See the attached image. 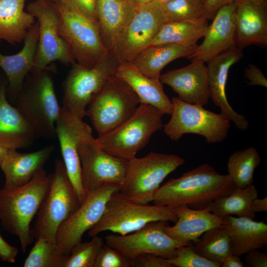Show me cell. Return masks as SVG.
<instances>
[{
	"label": "cell",
	"mask_w": 267,
	"mask_h": 267,
	"mask_svg": "<svg viewBox=\"0 0 267 267\" xmlns=\"http://www.w3.org/2000/svg\"><path fill=\"white\" fill-rule=\"evenodd\" d=\"M27 12L37 18L39 40L32 70L46 69L52 62L65 65L75 62L69 46L59 34L60 14L52 0H35L28 4Z\"/></svg>",
	"instance_id": "cell-13"
},
{
	"label": "cell",
	"mask_w": 267,
	"mask_h": 267,
	"mask_svg": "<svg viewBox=\"0 0 267 267\" xmlns=\"http://www.w3.org/2000/svg\"><path fill=\"white\" fill-rule=\"evenodd\" d=\"M59 0L97 24L95 11L96 0Z\"/></svg>",
	"instance_id": "cell-40"
},
{
	"label": "cell",
	"mask_w": 267,
	"mask_h": 267,
	"mask_svg": "<svg viewBox=\"0 0 267 267\" xmlns=\"http://www.w3.org/2000/svg\"><path fill=\"white\" fill-rule=\"evenodd\" d=\"M1 82H0V84Z\"/></svg>",
	"instance_id": "cell-54"
},
{
	"label": "cell",
	"mask_w": 267,
	"mask_h": 267,
	"mask_svg": "<svg viewBox=\"0 0 267 267\" xmlns=\"http://www.w3.org/2000/svg\"><path fill=\"white\" fill-rule=\"evenodd\" d=\"M49 186V178L41 169L27 183L4 186L0 190V220L4 230L17 236L25 253L34 238L31 223L38 213Z\"/></svg>",
	"instance_id": "cell-2"
},
{
	"label": "cell",
	"mask_w": 267,
	"mask_h": 267,
	"mask_svg": "<svg viewBox=\"0 0 267 267\" xmlns=\"http://www.w3.org/2000/svg\"><path fill=\"white\" fill-rule=\"evenodd\" d=\"M185 160L173 154L151 152L127 161L125 177L120 192L135 202L149 204L164 179Z\"/></svg>",
	"instance_id": "cell-7"
},
{
	"label": "cell",
	"mask_w": 267,
	"mask_h": 267,
	"mask_svg": "<svg viewBox=\"0 0 267 267\" xmlns=\"http://www.w3.org/2000/svg\"><path fill=\"white\" fill-rule=\"evenodd\" d=\"M261 162L258 151L252 146L236 151L228 158L227 175L236 187H246L253 183L255 170Z\"/></svg>",
	"instance_id": "cell-33"
},
{
	"label": "cell",
	"mask_w": 267,
	"mask_h": 267,
	"mask_svg": "<svg viewBox=\"0 0 267 267\" xmlns=\"http://www.w3.org/2000/svg\"><path fill=\"white\" fill-rule=\"evenodd\" d=\"M130 261L131 267H173L164 258L149 253L139 255Z\"/></svg>",
	"instance_id": "cell-41"
},
{
	"label": "cell",
	"mask_w": 267,
	"mask_h": 267,
	"mask_svg": "<svg viewBox=\"0 0 267 267\" xmlns=\"http://www.w3.org/2000/svg\"><path fill=\"white\" fill-rule=\"evenodd\" d=\"M164 115L152 105L140 103L132 117L112 131L95 138V142L116 157L131 160L146 146L152 135L163 127Z\"/></svg>",
	"instance_id": "cell-5"
},
{
	"label": "cell",
	"mask_w": 267,
	"mask_h": 267,
	"mask_svg": "<svg viewBox=\"0 0 267 267\" xmlns=\"http://www.w3.org/2000/svg\"><path fill=\"white\" fill-rule=\"evenodd\" d=\"M236 0H206L204 7L207 20H212L219 9L223 5Z\"/></svg>",
	"instance_id": "cell-45"
},
{
	"label": "cell",
	"mask_w": 267,
	"mask_h": 267,
	"mask_svg": "<svg viewBox=\"0 0 267 267\" xmlns=\"http://www.w3.org/2000/svg\"><path fill=\"white\" fill-rule=\"evenodd\" d=\"M243 1L250 2L256 4H266L267 0H239Z\"/></svg>",
	"instance_id": "cell-49"
},
{
	"label": "cell",
	"mask_w": 267,
	"mask_h": 267,
	"mask_svg": "<svg viewBox=\"0 0 267 267\" xmlns=\"http://www.w3.org/2000/svg\"><path fill=\"white\" fill-rule=\"evenodd\" d=\"M119 64L110 51L91 68L76 61L73 63L62 84L63 107L83 119L89 105L108 80L116 74Z\"/></svg>",
	"instance_id": "cell-8"
},
{
	"label": "cell",
	"mask_w": 267,
	"mask_h": 267,
	"mask_svg": "<svg viewBox=\"0 0 267 267\" xmlns=\"http://www.w3.org/2000/svg\"><path fill=\"white\" fill-rule=\"evenodd\" d=\"M244 261L250 267H267V254L258 249L250 250L246 254Z\"/></svg>",
	"instance_id": "cell-43"
},
{
	"label": "cell",
	"mask_w": 267,
	"mask_h": 267,
	"mask_svg": "<svg viewBox=\"0 0 267 267\" xmlns=\"http://www.w3.org/2000/svg\"><path fill=\"white\" fill-rule=\"evenodd\" d=\"M197 46L173 43L150 45L139 52L131 63L146 76L159 79L162 70L168 64L180 57L187 58Z\"/></svg>",
	"instance_id": "cell-29"
},
{
	"label": "cell",
	"mask_w": 267,
	"mask_h": 267,
	"mask_svg": "<svg viewBox=\"0 0 267 267\" xmlns=\"http://www.w3.org/2000/svg\"><path fill=\"white\" fill-rule=\"evenodd\" d=\"M236 46L241 49L256 45H267V4H256L236 0Z\"/></svg>",
	"instance_id": "cell-22"
},
{
	"label": "cell",
	"mask_w": 267,
	"mask_h": 267,
	"mask_svg": "<svg viewBox=\"0 0 267 267\" xmlns=\"http://www.w3.org/2000/svg\"><path fill=\"white\" fill-rule=\"evenodd\" d=\"M243 57L242 49L234 47L211 58L206 63L208 72L210 98L219 107L221 114L233 122L241 131L247 130L249 122L243 115L237 113L227 99L226 86L230 67Z\"/></svg>",
	"instance_id": "cell-18"
},
{
	"label": "cell",
	"mask_w": 267,
	"mask_h": 267,
	"mask_svg": "<svg viewBox=\"0 0 267 267\" xmlns=\"http://www.w3.org/2000/svg\"><path fill=\"white\" fill-rule=\"evenodd\" d=\"M245 77L248 80L250 86L267 87V80L262 71L254 64H250L245 70Z\"/></svg>",
	"instance_id": "cell-42"
},
{
	"label": "cell",
	"mask_w": 267,
	"mask_h": 267,
	"mask_svg": "<svg viewBox=\"0 0 267 267\" xmlns=\"http://www.w3.org/2000/svg\"><path fill=\"white\" fill-rule=\"evenodd\" d=\"M102 237L97 235L75 245L68 256L63 267H94L97 256L104 245Z\"/></svg>",
	"instance_id": "cell-37"
},
{
	"label": "cell",
	"mask_w": 267,
	"mask_h": 267,
	"mask_svg": "<svg viewBox=\"0 0 267 267\" xmlns=\"http://www.w3.org/2000/svg\"><path fill=\"white\" fill-rule=\"evenodd\" d=\"M54 2L60 14L59 34L68 44L77 63L93 67L109 51L98 25L62 1Z\"/></svg>",
	"instance_id": "cell-10"
},
{
	"label": "cell",
	"mask_w": 267,
	"mask_h": 267,
	"mask_svg": "<svg viewBox=\"0 0 267 267\" xmlns=\"http://www.w3.org/2000/svg\"><path fill=\"white\" fill-rule=\"evenodd\" d=\"M7 82L0 84V144L8 150L30 146L39 137L34 128L8 101Z\"/></svg>",
	"instance_id": "cell-21"
},
{
	"label": "cell",
	"mask_w": 267,
	"mask_h": 267,
	"mask_svg": "<svg viewBox=\"0 0 267 267\" xmlns=\"http://www.w3.org/2000/svg\"><path fill=\"white\" fill-rule=\"evenodd\" d=\"M121 187L113 184L104 185L88 191L78 208L59 226L56 243L68 256L73 248L82 241L83 236L102 217L111 195Z\"/></svg>",
	"instance_id": "cell-16"
},
{
	"label": "cell",
	"mask_w": 267,
	"mask_h": 267,
	"mask_svg": "<svg viewBox=\"0 0 267 267\" xmlns=\"http://www.w3.org/2000/svg\"><path fill=\"white\" fill-rule=\"evenodd\" d=\"M228 234L231 253L241 256L254 249L267 246V224L245 217L225 216L221 217Z\"/></svg>",
	"instance_id": "cell-27"
},
{
	"label": "cell",
	"mask_w": 267,
	"mask_h": 267,
	"mask_svg": "<svg viewBox=\"0 0 267 267\" xmlns=\"http://www.w3.org/2000/svg\"><path fill=\"white\" fill-rule=\"evenodd\" d=\"M140 104L131 88L115 74L91 100L86 112L98 136L132 117Z\"/></svg>",
	"instance_id": "cell-9"
},
{
	"label": "cell",
	"mask_w": 267,
	"mask_h": 267,
	"mask_svg": "<svg viewBox=\"0 0 267 267\" xmlns=\"http://www.w3.org/2000/svg\"><path fill=\"white\" fill-rule=\"evenodd\" d=\"M115 75L131 88L140 103L152 105L164 114H172V102L165 93L159 79L146 76L131 63H120Z\"/></svg>",
	"instance_id": "cell-25"
},
{
	"label": "cell",
	"mask_w": 267,
	"mask_h": 267,
	"mask_svg": "<svg viewBox=\"0 0 267 267\" xmlns=\"http://www.w3.org/2000/svg\"><path fill=\"white\" fill-rule=\"evenodd\" d=\"M48 176V190L37 213L33 231L35 239L41 237L56 243L59 226L81 203L63 161L55 159L54 172Z\"/></svg>",
	"instance_id": "cell-6"
},
{
	"label": "cell",
	"mask_w": 267,
	"mask_h": 267,
	"mask_svg": "<svg viewBox=\"0 0 267 267\" xmlns=\"http://www.w3.org/2000/svg\"><path fill=\"white\" fill-rule=\"evenodd\" d=\"M92 132L81 138L78 143L82 178L85 191H91L107 184L120 187L126 174L127 161L102 150L96 143Z\"/></svg>",
	"instance_id": "cell-15"
},
{
	"label": "cell",
	"mask_w": 267,
	"mask_h": 267,
	"mask_svg": "<svg viewBox=\"0 0 267 267\" xmlns=\"http://www.w3.org/2000/svg\"><path fill=\"white\" fill-rule=\"evenodd\" d=\"M208 25V20L166 22L150 45L173 43L196 45L197 42L204 38Z\"/></svg>",
	"instance_id": "cell-32"
},
{
	"label": "cell",
	"mask_w": 267,
	"mask_h": 267,
	"mask_svg": "<svg viewBox=\"0 0 267 267\" xmlns=\"http://www.w3.org/2000/svg\"><path fill=\"white\" fill-rule=\"evenodd\" d=\"M8 149L5 148L0 144V165L4 157L8 151Z\"/></svg>",
	"instance_id": "cell-48"
},
{
	"label": "cell",
	"mask_w": 267,
	"mask_h": 267,
	"mask_svg": "<svg viewBox=\"0 0 267 267\" xmlns=\"http://www.w3.org/2000/svg\"><path fill=\"white\" fill-rule=\"evenodd\" d=\"M166 22L207 20L199 0H172L162 4Z\"/></svg>",
	"instance_id": "cell-36"
},
{
	"label": "cell",
	"mask_w": 267,
	"mask_h": 267,
	"mask_svg": "<svg viewBox=\"0 0 267 267\" xmlns=\"http://www.w3.org/2000/svg\"><path fill=\"white\" fill-rule=\"evenodd\" d=\"M18 249L6 242L0 234V258L4 262L14 263Z\"/></svg>",
	"instance_id": "cell-44"
},
{
	"label": "cell",
	"mask_w": 267,
	"mask_h": 267,
	"mask_svg": "<svg viewBox=\"0 0 267 267\" xmlns=\"http://www.w3.org/2000/svg\"><path fill=\"white\" fill-rule=\"evenodd\" d=\"M191 61L186 66L161 74L159 79L178 94L179 100L203 106L210 98L207 66L199 60Z\"/></svg>",
	"instance_id": "cell-19"
},
{
	"label": "cell",
	"mask_w": 267,
	"mask_h": 267,
	"mask_svg": "<svg viewBox=\"0 0 267 267\" xmlns=\"http://www.w3.org/2000/svg\"><path fill=\"white\" fill-rule=\"evenodd\" d=\"M221 267H243L244 265L239 256L231 253L226 256L221 263Z\"/></svg>",
	"instance_id": "cell-46"
},
{
	"label": "cell",
	"mask_w": 267,
	"mask_h": 267,
	"mask_svg": "<svg viewBox=\"0 0 267 267\" xmlns=\"http://www.w3.org/2000/svg\"><path fill=\"white\" fill-rule=\"evenodd\" d=\"M171 101V118L163 127L171 140L178 141L187 134L203 136L209 144L221 142L226 138L231 122L221 113L184 102L177 97H173Z\"/></svg>",
	"instance_id": "cell-11"
},
{
	"label": "cell",
	"mask_w": 267,
	"mask_h": 267,
	"mask_svg": "<svg viewBox=\"0 0 267 267\" xmlns=\"http://www.w3.org/2000/svg\"><path fill=\"white\" fill-rule=\"evenodd\" d=\"M91 128L67 108L62 107L55 124L63 163L80 203L87 194L82 182L78 143L82 137L91 132Z\"/></svg>",
	"instance_id": "cell-17"
},
{
	"label": "cell",
	"mask_w": 267,
	"mask_h": 267,
	"mask_svg": "<svg viewBox=\"0 0 267 267\" xmlns=\"http://www.w3.org/2000/svg\"><path fill=\"white\" fill-rule=\"evenodd\" d=\"M177 220L176 214L170 207L138 203L118 190L111 195L102 217L88 233L90 237L106 231L124 235L152 222H176Z\"/></svg>",
	"instance_id": "cell-4"
},
{
	"label": "cell",
	"mask_w": 267,
	"mask_h": 267,
	"mask_svg": "<svg viewBox=\"0 0 267 267\" xmlns=\"http://www.w3.org/2000/svg\"><path fill=\"white\" fill-rule=\"evenodd\" d=\"M53 144L29 153L9 150L0 165L5 177L4 186L15 187L29 182L51 157Z\"/></svg>",
	"instance_id": "cell-23"
},
{
	"label": "cell",
	"mask_w": 267,
	"mask_h": 267,
	"mask_svg": "<svg viewBox=\"0 0 267 267\" xmlns=\"http://www.w3.org/2000/svg\"><path fill=\"white\" fill-rule=\"evenodd\" d=\"M136 6H139L147 3L152 0H128Z\"/></svg>",
	"instance_id": "cell-50"
},
{
	"label": "cell",
	"mask_w": 267,
	"mask_h": 267,
	"mask_svg": "<svg viewBox=\"0 0 267 267\" xmlns=\"http://www.w3.org/2000/svg\"><path fill=\"white\" fill-rule=\"evenodd\" d=\"M165 23L160 2L152 0L137 6L109 51L120 63H131L139 52L151 44Z\"/></svg>",
	"instance_id": "cell-12"
},
{
	"label": "cell",
	"mask_w": 267,
	"mask_h": 267,
	"mask_svg": "<svg viewBox=\"0 0 267 267\" xmlns=\"http://www.w3.org/2000/svg\"><path fill=\"white\" fill-rule=\"evenodd\" d=\"M235 187L227 174H220L209 164H203L160 186L152 202L171 208L186 205L202 210Z\"/></svg>",
	"instance_id": "cell-1"
},
{
	"label": "cell",
	"mask_w": 267,
	"mask_h": 267,
	"mask_svg": "<svg viewBox=\"0 0 267 267\" xmlns=\"http://www.w3.org/2000/svg\"><path fill=\"white\" fill-rule=\"evenodd\" d=\"M26 1L0 0V41L21 43L36 22V18L24 10Z\"/></svg>",
	"instance_id": "cell-30"
},
{
	"label": "cell",
	"mask_w": 267,
	"mask_h": 267,
	"mask_svg": "<svg viewBox=\"0 0 267 267\" xmlns=\"http://www.w3.org/2000/svg\"><path fill=\"white\" fill-rule=\"evenodd\" d=\"M39 40V25L35 22L24 40L18 53L6 55L0 53V68L5 73L10 93L15 100L27 75L32 70Z\"/></svg>",
	"instance_id": "cell-24"
},
{
	"label": "cell",
	"mask_w": 267,
	"mask_h": 267,
	"mask_svg": "<svg viewBox=\"0 0 267 267\" xmlns=\"http://www.w3.org/2000/svg\"><path fill=\"white\" fill-rule=\"evenodd\" d=\"M156 0L158 1V2H160L161 3L163 4L167 3L172 0Z\"/></svg>",
	"instance_id": "cell-51"
},
{
	"label": "cell",
	"mask_w": 267,
	"mask_h": 267,
	"mask_svg": "<svg viewBox=\"0 0 267 267\" xmlns=\"http://www.w3.org/2000/svg\"><path fill=\"white\" fill-rule=\"evenodd\" d=\"M49 67L32 70L26 77L15 100L16 107L38 136L56 137L55 124L61 108L55 92Z\"/></svg>",
	"instance_id": "cell-3"
},
{
	"label": "cell",
	"mask_w": 267,
	"mask_h": 267,
	"mask_svg": "<svg viewBox=\"0 0 267 267\" xmlns=\"http://www.w3.org/2000/svg\"><path fill=\"white\" fill-rule=\"evenodd\" d=\"M193 246L202 257L220 263L232 253L229 237L223 225L205 232L193 242Z\"/></svg>",
	"instance_id": "cell-34"
},
{
	"label": "cell",
	"mask_w": 267,
	"mask_h": 267,
	"mask_svg": "<svg viewBox=\"0 0 267 267\" xmlns=\"http://www.w3.org/2000/svg\"><path fill=\"white\" fill-rule=\"evenodd\" d=\"M165 261L173 267H221V263L208 260L194 249L193 244L178 247L175 256Z\"/></svg>",
	"instance_id": "cell-38"
},
{
	"label": "cell",
	"mask_w": 267,
	"mask_h": 267,
	"mask_svg": "<svg viewBox=\"0 0 267 267\" xmlns=\"http://www.w3.org/2000/svg\"><path fill=\"white\" fill-rule=\"evenodd\" d=\"M53 1H58V0H52Z\"/></svg>",
	"instance_id": "cell-53"
},
{
	"label": "cell",
	"mask_w": 267,
	"mask_h": 267,
	"mask_svg": "<svg viewBox=\"0 0 267 267\" xmlns=\"http://www.w3.org/2000/svg\"><path fill=\"white\" fill-rule=\"evenodd\" d=\"M258 197V191L253 183L245 188L236 187L230 193L216 199L208 207L220 217L236 215L254 220L256 213L252 210L251 205Z\"/></svg>",
	"instance_id": "cell-31"
},
{
	"label": "cell",
	"mask_w": 267,
	"mask_h": 267,
	"mask_svg": "<svg viewBox=\"0 0 267 267\" xmlns=\"http://www.w3.org/2000/svg\"><path fill=\"white\" fill-rule=\"evenodd\" d=\"M94 267H131V261L115 249L104 244Z\"/></svg>",
	"instance_id": "cell-39"
},
{
	"label": "cell",
	"mask_w": 267,
	"mask_h": 267,
	"mask_svg": "<svg viewBox=\"0 0 267 267\" xmlns=\"http://www.w3.org/2000/svg\"><path fill=\"white\" fill-rule=\"evenodd\" d=\"M236 0L221 7L208 25L201 44L188 59L207 62L211 58L236 46L235 10Z\"/></svg>",
	"instance_id": "cell-20"
},
{
	"label": "cell",
	"mask_w": 267,
	"mask_h": 267,
	"mask_svg": "<svg viewBox=\"0 0 267 267\" xmlns=\"http://www.w3.org/2000/svg\"><path fill=\"white\" fill-rule=\"evenodd\" d=\"M137 7L128 0H96L97 24L103 42L109 51Z\"/></svg>",
	"instance_id": "cell-28"
},
{
	"label": "cell",
	"mask_w": 267,
	"mask_h": 267,
	"mask_svg": "<svg viewBox=\"0 0 267 267\" xmlns=\"http://www.w3.org/2000/svg\"><path fill=\"white\" fill-rule=\"evenodd\" d=\"M167 221L149 222L126 235L112 233L105 237L106 244L131 260L142 254H153L164 259L175 256L176 249L192 242L176 240L165 232Z\"/></svg>",
	"instance_id": "cell-14"
},
{
	"label": "cell",
	"mask_w": 267,
	"mask_h": 267,
	"mask_svg": "<svg viewBox=\"0 0 267 267\" xmlns=\"http://www.w3.org/2000/svg\"><path fill=\"white\" fill-rule=\"evenodd\" d=\"M67 257L56 243L40 237L36 239L23 267H63Z\"/></svg>",
	"instance_id": "cell-35"
},
{
	"label": "cell",
	"mask_w": 267,
	"mask_h": 267,
	"mask_svg": "<svg viewBox=\"0 0 267 267\" xmlns=\"http://www.w3.org/2000/svg\"><path fill=\"white\" fill-rule=\"evenodd\" d=\"M251 209L255 212H262L267 211V197L262 199L256 198L253 201L251 205Z\"/></svg>",
	"instance_id": "cell-47"
},
{
	"label": "cell",
	"mask_w": 267,
	"mask_h": 267,
	"mask_svg": "<svg viewBox=\"0 0 267 267\" xmlns=\"http://www.w3.org/2000/svg\"><path fill=\"white\" fill-rule=\"evenodd\" d=\"M172 209L178 220L174 225L168 224L165 230L176 240L193 242L206 231L222 225V218L211 212L208 207L196 210L181 205Z\"/></svg>",
	"instance_id": "cell-26"
},
{
	"label": "cell",
	"mask_w": 267,
	"mask_h": 267,
	"mask_svg": "<svg viewBox=\"0 0 267 267\" xmlns=\"http://www.w3.org/2000/svg\"><path fill=\"white\" fill-rule=\"evenodd\" d=\"M199 0L204 4L206 0Z\"/></svg>",
	"instance_id": "cell-52"
}]
</instances>
